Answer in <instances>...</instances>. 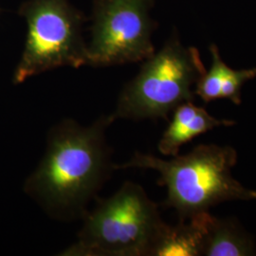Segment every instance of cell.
Instances as JSON below:
<instances>
[{"label": "cell", "instance_id": "1", "mask_svg": "<svg viewBox=\"0 0 256 256\" xmlns=\"http://www.w3.org/2000/svg\"><path fill=\"white\" fill-rule=\"evenodd\" d=\"M115 120L102 115L88 126L61 120L48 132L44 156L28 178L25 192L54 220L82 218L110 178L114 164L106 130Z\"/></svg>", "mask_w": 256, "mask_h": 256}, {"label": "cell", "instance_id": "2", "mask_svg": "<svg viewBox=\"0 0 256 256\" xmlns=\"http://www.w3.org/2000/svg\"><path fill=\"white\" fill-rule=\"evenodd\" d=\"M236 162L234 147L200 144L188 154L171 160L136 152L126 162L114 164V169L156 171L158 183L167 189L164 205L176 210L180 220H187L222 202L256 200V190L232 176V169Z\"/></svg>", "mask_w": 256, "mask_h": 256}, {"label": "cell", "instance_id": "3", "mask_svg": "<svg viewBox=\"0 0 256 256\" xmlns=\"http://www.w3.org/2000/svg\"><path fill=\"white\" fill-rule=\"evenodd\" d=\"M77 241L64 256H151L165 226L158 207L138 183L126 182L82 218Z\"/></svg>", "mask_w": 256, "mask_h": 256}, {"label": "cell", "instance_id": "4", "mask_svg": "<svg viewBox=\"0 0 256 256\" xmlns=\"http://www.w3.org/2000/svg\"><path fill=\"white\" fill-rule=\"evenodd\" d=\"M200 52L170 39L144 61L138 74L120 94L114 119H167L180 104L192 101L196 84L205 72Z\"/></svg>", "mask_w": 256, "mask_h": 256}, {"label": "cell", "instance_id": "5", "mask_svg": "<svg viewBox=\"0 0 256 256\" xmlns=\"http://www.w3.org/2000/svg\"><path fill=\"white\" fill-rule=\"evenodd\" d=\"M23 14L27 39L14 82L57 68L88 66L82 14L68 0H30Z\"/></svg>", "mask_w": 256, "mask_h": 256}, {"label": "cell", "instance_id": "6", "mask_svg": "<svg viewBox=\"0 0 256 256\" xmlns=\"http://www.w3.org/2000/svg\"><path fill=\"white\" fill-rule=\"evenodd\" d=\"M152 8L153 0H94L88 66L136 63L153 54Z\"/></svg>", "mask_w": 256, "mask_h": 256}, {"label": "cell", "instance_id": "7", "mask_svg": "<svg viewBox=\"0 0 256 256\" xmlns=\"http://www.w3.org/2000/svg\"><path fill=\"white\" fill-rule=\"evenodd\" d=\"M236 122L230 120H220L210 115L203 108L192 101L185 102L174 110L171 122L158 142V151L164 156L178 155L185 144L220 126H232Z\"/></svg>", "mask_w": 256, "mask_h": 256}, {"label": "cell", "instance_id": "8", "mask_svg": "<svg viewBox=\"0 0 256 256\" xmlns=\"http://www.w3.org/2000/svg\"><path fill=\"white\" fill-rule=\"evenodd\" d=\"M212 216L202 212L176 226L165 224L152 248L151 256H202L207 227Z\"/></svg>", "mask_w": 256, "mask_h": 256}, {"label": "cell", "instance_id": "9", "mask_svg": "<svg viewBox=\"0 0 256 256\" xmlns=\"http://www.w3.org/2000/svg\"><path fill=\"white\" fill-rule=\"evenodd\" d=\"M252 239L234 220L210 218L203 243L202 256H256Z\"/></svg>", "mask_w": 256, "mask_h": 256}, {"label": "cell", "instance_id": "10", "mask_svg": "<svg viewBox=\"0 0 256 256\" xmlns=\"http://www.w3.org/2000/svg\"><path fill=\"white\" fill-rule=\"evenodd\" d=\"M212 54V66L209 70H205L196 82L194 93L205 102L214 101L220 98V92L223 78L228 66L224 63L220 56L218 48L216 45L210 46Z\"/></svg>", "mask_w": 256, "mask_h": 256}, {"label": "cell", "instance_id": "11", "mask_svg": "<svg viewBox=\"0 0 256 256\" xmlns=\"http://www.w3.org/2000/svg\"><path fill=\"white\" fill-rule=\"evenodd\" d=\"M256 78V68L232 70L229 66L223 78L220 98L229 99L234 104H241V90L245 82Z\"/></svg>", "mask_w": 256, "mask_h": 256}]
</instances>
